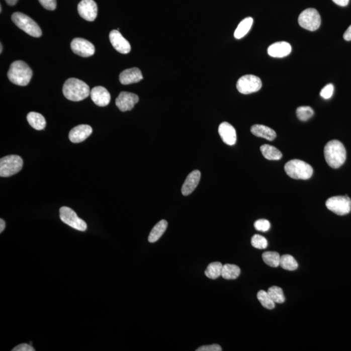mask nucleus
<instances>
[{
	"label": "nucleus",
	"instance_id": "9b49d317",
	"mask_svg": "<svg viewBox=\"0 0 351 351\" xmlns=\"http://www.w3.org/2000/svg\"><path fill=\"white\" fill-rule=\"evenodd\" d=\"M70 46L73 52L83 57L92 56L95 52L94 45L87 40L82 38H75L72 40Z\"/></svg>",
	"mask_w": 351,
	"mask_h": 351
},
{
	"label": "nucleus",
	"instance_id": "f704fd0d",
	"mask_svg": "<svg viewBox=\"0 0 351 351\" xmlns=\"http://www.w3.org/2000/svg\"><path fill=\"white\" fill-rule=\"evenodd\" d=\"M334 87L332 84L329 83L328 85L324 86L323 89H322L321 93H320V95L324 99H329L332 97L333 93H334Z\"/></svg>",
	"mask_w": 351,
	"mask_h": 351
},
{
	"label": "nucleus",
	"instance_id": "a19ab883",
	"mask_svg": "<svg viewBox=\"0 0 351 351\" xmlns=\"http://www.w3.org/2000/svg\"><path fill=\"white\" fill-rule=\"evenodd\" d=\"M6 228V223L3 219H0V232H3L4 229Z\"/></svg>",
	"mask_w": 351,
	"mask_h": 351
},
{
	"label": "nucleus",
	"instance_id": "79ce46f5",
	"mask_svg": "<svg viewBox=\"0 0 351 351\" xmlns=\"http://www.w3.org/2000/svg\"><path fill=\"white\" fill-rule=\"evenodd\" d=\"M6 2L9 6H13L17 3L18 0H6Z\"/></svg>",
	"mask_w": 351,
	"mask_h": 351
},
{
	"label": "nucleus",
	"instance_id": "20e7f679",
	"mask_svg": "<svg viewBox=\"0 0 351 351\" xmlns=\"http://www.w3.org/2000/svg\"><path fill=\"white\" fill-rule=\"evenodd\" d=\"M284 170L289 177L296 180H308L313 174V168L302 160L292 159L284 166Z\"/></svg>",
	"mask_w": 351,
	"mask_h": 351
},
{
	"label": "nucleus",
	"instance_id": "bb28decb",
	"mask_svg": "<svg viewBox=\"0 0 351 351\" xmlns=\"http://www.w3.org/2000/svg\"><path fill=\"white\" fill-rule=\"evenodd\" d=\"M223 265L220 262H213L209 264L205 271L206 276L210 279H217L221 276Z\"/></svg>",
	"mask_w": 351,
	"mask_h": 351
},
{
	"label": "nucleus",
	"instance_id": "cd10ccee",
	"mask_svg": "<svg viewBox=\"0 0 351 351\" xmlns=\"http://www.w3.org/2000/svg\"><path fill=\"white\" fill-rule=\"evenodd\" d=\"M280 266L282 269L288 271H295L298 268V264L296 259L289 254H284L281 257Z\"/></svg>",
	"mask_w": 351,
	"mask_h": 351
},
{
	"label": "nucleus",
	"instance_id": "6e6552de",
	"mask_svg": "<svg viewBox=\"0 0 351 351\" xmlns=\"http://www.w3.org/2000/svg\"><path fill=\"white\" fill-rule=\"evenodd\" d=\"M261 86L260 78L256 75L250 74L240 77L237 82L236 87L241 94L249 95L260 90Z\"/></svg>",
	"mask_w": 351,
	"mask_h": 351
},
{
	"label": "nucleus",
	"instance_id": "e433bc0d",
	"mask_svg": "<svg viewBox=\"0 0 351 351\" xmlns=\"http://www.w3.org/2000/svg\"><path fill=\"white\" fill-rule=\"evenodd\" d=\"M223 348L218 344H212L210 345L202 346L197 351H221Z\"/></svg>",
	"mask_w": 351,
	"mask_h": 351
},
{
	"label": "nucleus",
	"instance_id": "0eeeda50",
	"mask_svg": "<svg viewBox=\"0 0 351 351\" xmlns=\"http://www.w3.org/2000/svg\"><path fill=\"white\" fill-rule=\"evenodd\" d=\"M298 22L302 28L314 32L321 26V19L318 11L314 8H309L300 14Z\"/></svg>",
	"mask_w": 351,
	"mask_h": 351
},
{
	"label": "nucleus",
	"instance_id": "4be33fe9",
	"mask_svg": "<svg viewBox=\"0 0 351 351\" xmlns=\"http://www.w3.org/2000/svg\"><path fill=\"white\" fill-rule=\"evenodd\" d=\"M27 120L30 125L37 130H44L46 127V122L41 114L36 112H30L27 116Z\"/></svg>",
	"mask_w": 351,
	"mask_h": 351
},
{
	"label": "nucleus",
	"instance_id": "393cba45",
	"mask_svg": "<svg viewBox=\"0 0 351 351\" xmlns=\"http://www.w3.org/2000/svg\"><path fill=\"white\" fill-rule=\"evenodd\" d=\"M262 155L268 160H279L282 158V154L279 149L270 144H264L260 147Z\"/></svg>",
	"mask_w": 351,
	"mask_h": 351
},
{
	"label": "nucleus",
	"instance_id": "6ab92c4d",
	"mask_svg": "<svg viewBox=\"0 0 351 351\" xmlns=\"http://www.w3.org/2000/svg\"><path fill=\"white\" fill-rule=\"evenodd\" d=\"M201 177V173L199 170H193L188 176L182 188V193L184 196H188L194 192L199 185Z\"/></svg>",
	"mask_w": 351,
	"mask_h": 351
},
{
	"label": "nucleus",
	"instance_id": "2eb2a0df",
	"mask_svg": "<svg viewBox=\"0 0 351 351\" xmlns=\"http://www.w3.org/2000/svg\"><path fill=\"white\" fill-rule=\"evenodd\" d=\"M93 133V128L90 125L81 124L72 129L69 133V139L73 143H79L85 141Z\"/></svg>",
	"mask_w": 351,
	"mask_h": 351
},
{
	"label": "nucleus",
	"instance_id": "2f4dec72",
	"mask_svg": "<svg viewBox=\"0 0 351 351\" xmlns=\"http://www.w3.org/2000/svg\"><path fill=\"white\" fill-rule=\"evenodd\" d=\"M297 116L300 121H306L313 117L314 110L309 106H301L297 109Z\"/></svg>",
	"mask_w": 351,
	"mask_h": 351
},
{
	"label": "nucleus",
	"instance_id": "a878e982",
	"mask_svg": "<svg viewBox=\"0 0 351 351\" xmlns=\"http://www.w3.org/2000/svg\"><path fill=\"white\" fill-rule=\"evenodd\" d=\"M241 270L234 264H225L223 267L221 276L226 280H235L239 277Z\"/></svg>",
	"mask_w": 351,
	"mask_h": 351
},
{
	"label": "nucleus",
	"instance_id": "473e14b6",
	"mask_svg": "<svg viewBox=\"0 0 351 351\" xmlns=\"http://www.w3.org/2000/svg\"><path fill=\"white\" fill-rule=\"evenodd\" d=\"M251 244L253 247L257 249H265L268 247V242L265 237L261 235L255 234L251 239Z\"/></svg>",
	"mask_w": 351,
	"mask_h": 351
},
{
	"label": "nucleus",
	"instance_id": "ea45409f",
	"mask_svg": "<svg viewBox=\"0 0 351 351\" xmlns=\"http://www.w3.org/2000/svg\"><path fill=\"white\" fill-rule=\"evenodd\" d=\"M335 4L341 7H345L348 5L349 0H332Z\"/></svg>",
	"mask_w": 351,
	"mask_h": 351
},
{
	"label": "nucleus",
	"instance_id": "5701e85b",
	"mask_svg": "<svg viewBox=\"0 0 351 351\" xmlns=\"http://www.w3.org/2000/svg\"><path fill=\"white\" fill-rule=\"evenodd\" d=\"M167 226L168 223L165 220H161L159 223L155 224L154 227L151 231L149 236H148V241L152 243L158 241L162 235L165 233Z\"/></svg>",
	"mask_w": 351,
	"mask_h": 351
},
{
	"label": "nucleus",
	"instance_id": "39448f33",
	"mask_svg": "<svg viewBox=\"0 0 351 351\" xmlns=\"http://www.w3.org/2000/svg\"><path fill=\"white\" fill-rule=\"evenodd\" d=\"M11 19L15 25L21 30H23L27 34L33 37H41L42 31L39 25L26 15L16 12L13 13Z\"/></svg>",
	"mask_w": 351,
	"mask_h": 351
},
{
	"label": "nucleus",
	"instance_id": "7c9ffc66",
	"mask_svg": "<svg viewBox=\"0 0 351 351\" xmlns=\"http://www.w3.org/2000/svg\"><path fill=\"white\" fill-rule=\"evenodd\" d=\"M268 292L275 303L281 304L285 302V296L282 288L278 286H272L269 288Z\"/></svg>",
	"mask_w": 351,
	"mask_h": 351
},
{
	"label": "nucleus",
	"instance_id": "4468645a",
	"mask_svg": "<svg viewBox=\"0 0 351 351\" xmlns=\"http://www.w3.org/2000/svg\"><path fill=\"white\" fill-rule=\"evenodd\" d=\"M110 40L113 48L119 53L127 54L131 50L129 42L124 38L119 30H113L110 33Z\"/></svg>",
	"mask_w": 351,
	"mask_h": 351
},
{
	"label": "nucleus",
	"instance_id": "c03bdc74",
	"mask_svg": "<svg viewBox=\"0 0 351 351\" xmlns=\"http://www.w3.org/2000/svg\"><path fill=\"white\" fill-rule=\"evenodd\" d=\"M0 10H1V12H2V6H0Z\"/></svg>",
	"mask_w": 351,
	"mask_h": 351
},
{
	"label": "nucleus",
	"instance_id": "1a4fd4ad",
	"mask_svg": "<svg viewBox=\"0 0 351 351\" xmlns=\"http://www.w3.org/2000/svg\"><path fill=\"white\" fill-rule=\"evenodd\" d=\"M60 219L64 223L67 224L75 230L84 232L87 228V225L83 219H80L76 213L72 209L63 206L59 210Z\"/></svg>",
	"mask_w": 351,
	"mask_h": 351
},
{
	"label": "nucleus",
	"instance_id": "a211bd4d",
	"mask_svg": "<svg viewBox=\"0 0 351 351\" xmlns=\"http://www.w3.org/2000/svg\"><path fill=\"white\" fill-rule=\"evenodd\" d=\"M268 52L271 57L282 58L292 52V46L287 42H277L268 48Z\"/></svg>",
	"mask_w": 351,
	"mask_h": 351
},
{
	"label": "nucleus",
	"instance_id": "37998d69",
	"mask_svg": "<svg viewBox=\"0 0 351 351\" xmlns=\"http://www.w3.org/2000/svg\"><path fill=\"white\" fill-rule=\"evenodd\" d=\"M0 46H1V48H0V49H1V50H0V52H1V53H2V50H3V47H2V43L0 44Z\"/></svg>",
	"mask_w": 351,
	"mask_h": 351
},
{
	"label": "nucleus",
	"instance_id": "72a5a7b5",
	"mask_svg": "<svg viewBox=\"0 0 351 351\" xmlns=\"http://www.w3.org/2000/svg\"><path fill=\"white\" fill-rule=\"evenodd\" d=\"M254 226L255 230L265 232L270 230L271 224L268 220L259 219L255 222Z\"/></svg>",
	"mask_w": 351,
	"mask_h": 351
},
{
	"label": "nucleus",
	"instance_id": "ddd939ff",
	"mask_svg": "<svg viewBox=\"0 0 351 351\" xmlns=\"http://www.w3.org/2000/svg\"><path fill=\"white\" fill-rule=\"evenodd\" d=\"M139 101V97L137 95L123 91L120 93L116 99V106L121 112H128L132 110Z\"/></svg>",
	"mask_w": 351,
	"mask_h": 351
},
{
	"label": "nucleus",
	"instance_id": "dca6fc26",
	"mask_svg": "<svg viewBox=\"0 0 351 351\" xmlns=\"http://www.w3.org/2000/svg\"><path fill=\"white\" fill-rule=\"evenodd\" d=\"M90 95L93 102L98 106L105 107L110 104L111 95L104 86H95L91 91Z\"/></svg>",
	"mask_w": 351,
	"mask_h": 351
},
{
	"label": "nucleus",
	"instance_id": "f257e3e1",
	"mask_svg": "<svg viewBox=\"0 0 351 351\" xmlns=\"http://www.w3.org/2000/svg\"><path fill=\"white\" fill-rule=\"evenodd\" d=\"M324 155L326 163L333 168L340 167L346 160V153L345 146L337 140H332L326 144Z\"/></svg>",
	"mask_w": 351,
	"mask_h": 351
},
{
	"label": "nucleus",
	"instance_id": "58836bf2",
	"mask_svg": "<svg viewBox=\"0 0 351 351\" xmlns=\"http://www.w3.org/2000/svg\"><path fill=\"white\" fill-rule=\"evenodd\" d=\"M343 38L346 41H351V25L348 27L347 30H346L345 33H344Z\"/></svg>",
	"mask_w": 351,
	"mask_h": 351
},
{
	"label": "nucleus",
	"instance_id": "c85d7f7f",
	"mask_svg": "<svg viewBox=\"0 0 351 351\" xmlns=\"http://www.w3.org/2000/svg\"><path fill=\"white\" fill-rule=\"evenodd\" d=\"M262 258L267 265L272 268H277L280 266L281 255L278 252H270V251L264 252L262 254Z\"/></svg>",
	"mask_w": 351,
	"mask_h": 351
},
{
	"label": "nucleus",
	"instance_id": "f3484780",
	"mask_svg": "<svg viewBox=\"0 0 351 351\" xmlns=\"http://www.w3.org/2000/svg\"><path fill=\"white\" fill-rule=\"evenodd\" d=\"M219 133L224 143L232 146L236 143L237 135L234 126L224 122L219 126Z\"/></svg>",
	"mask_w": 351,
	"mask_h": 351
},
{
	"label": "nucleus",
	"instance_id": "aec40b11",
	"mask_svg": "<svg viewBox=\"0 0 351 351\" xmlns=\"http://www.w3.org/2000/svg\"><path fill=\"white\" fill-rule=\"evenodd\" d=\"M143 79V74L138 68H129L123 71L119 75L120 82L123 85L138 83Z\"/></svg>",
	"mask_w": 351,
	"mask_h": 351
},
{
	"label": "nucleus",
	"instance_id": "b1692460",
	"mask_svg": "<svg viewBox=\"0 0 351 351\" xmlns=\"http://www.w3.org/2000/svg\"><path fill=\"white\" fill-rule=\"evenodd\" d=\"M253 19L251 17H247L240 22L238 26L234 32V37L235 39H240L245 37L248 32H249L251 27L253 24Z\"/></svg>",
	"mask_w": 351,
	"mask_h": 351
},
{
	"label": "nucleus",
	"instance_id": "423d86ee",
	"mask_svg": "<svg viewBox=\"0 0 351 351\" xmlns=\"http://www.w3.org/2000/svg\"><path fill=\"white\" fill-rule=\"evenodd\" d=\"M23 167V159L17 155H10L0 159V177H10Z\"/></svg>",
	"mask_w": 351,
	"mask_h": 351
},
{
	"label": "nucleus",
	"instance_id": "412c9836",
	"mask_svg": "<svg viewBox=\"0 0 351 351\" xmlns=\"http://www.w3.org/2000/svg\"><path fill=\"white\" fill-rule=\"evenodd\" d=\"M250 131L255 136L261 137L268 141H272L277 137V133L273 129L261 124H255L252 126Z\"/></svg>",
	"mask_w": 351,
	"mask_h": 351
},
{
	"label": "nucleus",
	"instance_id": "4c0bfd02",
	"mask_svg": "<svg viewBox=\"0 0 351 351\" xmlns=\"http://www.w3.org/2000/svg\"><path fill=\"white\" fill-rule=\"evenodd\" d=\"M13 351H35V349L32 345H28L26 343H22L20 345L15 346L13 348Z\"/></svg>",
	"mask_w": 351,
	"mask_h": 351
},
{
	"label": "nucleus",
	"instance_id": "c756f323",
	"mask_svg": "<svg viewBox=\"0 0 351 351\" xmlns=\"http://www.w3.org/2000/svg\"><path fill=\"white\" fill-rule=\"evenodd\" d=\"M257 298L264 308L269 309V310L275 308V303L269 295L268 292L264 290L259 291L257 294Z\"/></svg>",
	"mask_w": 351,
	"mask_h": 351
},
{
	"label": "nucleus",
	"instance_id": "f03ea898",
	"mask_svg": "<svg viewBox=\"0 0 351 351\" xmlns=\"http://www.w3.org/2000/svg\"><path fill=\"white\" fill-rule=\"evenodd\" d=\"M63 93L66 99L69 101L79 102L90 96L91 91L85 82L77 78H70L64 83Z\"/></svg>",
	"mask_w": 351,
	"mask_h": 351
},
{
	"label": "nucleus",
	"instance_id": "9d476101",
	"mask_svg": "<svg viewBox=\"0 0 351 351\" xmlns=\"http://www.w3.org/2000/svg\"><path fill=\"white\" fill-rule=\"evenodd\" d=\"M326 206L336 215H345L350 212L351 200L347 195L332 197L326 201Z\"/></svg>",
	"mask_w": 351,
	"mask_h": 351
},
{
	"label": "nucleus",
	"instance_id": "f8f14e48",
	"mask_svg": "<svg viewBox=\"0 0 351 351\" xmlns=\"http://www.w3.org/2000/svg\"><path fill=\"white\" fill-rule=\"evenodd\" d=\"M80 17L86 21H94L97 17L98 8L94 0H81L77 6Z\"/></svg>",
	"mask_w": 351,
	"mask_h": 351
},
{
	"label": "nucleus",
	"instance_id": "7ed1b4c3",
	"mask_svg": "<svg viewBox=\"0 0 351 351\" xmlns=\"http://www.w3.org/2000/svg\"><path fill=\"white\" fill-rule=\"evenodd\" d=\"M33 71L25 62L16 61L11 64L8 78L15 85L26 86L32 79Z\"/></svg>",
	"mask_w": 351,
	"mask_h": 351
},
{
	"label": "nucleus",
	"instance_id": "c9c22d12",
	"mask_svg": "<svg viewBox=\"0 0 351 351\" xmlns=\"http://www.w3.org/2000/svg\"><path fill=\"white\" fill-rule=\"evenodd\" d=\"M39 2L46 10L53 11L56 9V0H39Z\"/></svg>",
	"mask_w": 351,
	"mask_h": 351
}]
</instances>
